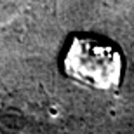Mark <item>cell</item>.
Instances as JSON below:
<instances>
[{
    "mask_svg": "<svg viewBox=\"0 0 134 134\" xmlns=\"http://www.w3.org/2000/svg\"><path fill=\"white\" fill-rule=\"evenodd\" d=\"M63 70L70 79L99 91L113 89L122 77V54L106 40L73 37L63 58Z\"/></svg>",
    "mask_w": 134,
    "mask_h": 134,
    "instance_id": "1",
    "label": "cell"
}]
</instances>
